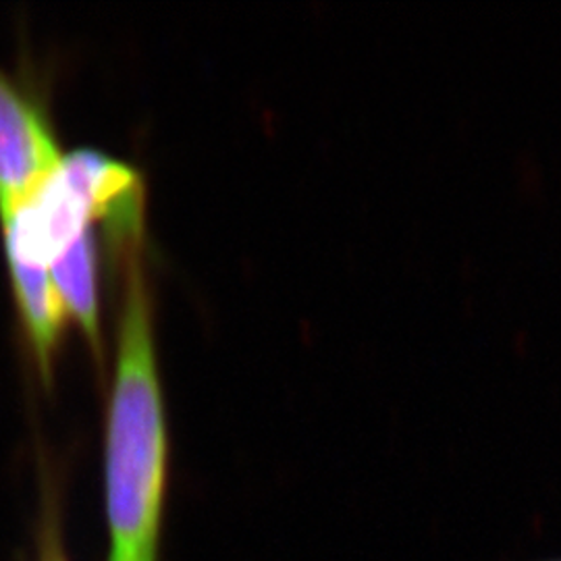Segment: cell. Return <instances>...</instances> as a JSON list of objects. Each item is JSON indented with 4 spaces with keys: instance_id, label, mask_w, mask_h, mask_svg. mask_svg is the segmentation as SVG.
<instances>
[{
    "instance_id": "1",
    "label": "cell",
    "mask_w": 561,
    "mask_h": 561,
    "mask_svg": "<svg viewBox=\"0 0 561 561\" xmlns=\"http://www.w3.org/2000/svg\"><path fill=\"white\" fill-rule=\"evenodd\" d=\"M144 229L106 233L121 273L117 362L104 445L111 561H157L167 489L169 439Z\"/></svg>"
},
{
    "instance_id": "2",
    "label": "cell",
    "mask_w": 561,
    "mask_h": 561,
    "mask_svg": "<svg viewBox=\"0 0 561 561\" xmlns=\"http://www.w3.org/2000/svg\"><path fill=\"white\" fill-rule=\"evenodd\" d=\"M62 162L48 117L0 69V219L20 208Z\"/></svg>"
},
{
    "instance_id": "3",
    "label": "cell",
    "mask_w": 561,
    "mask_h": 561,
    "mask_svg": "<svg viewBox=\"0 0 561 561\" xmlns=\"http://www.w3.org/2000/svg\"><path fill=\"white\" fill-rule=\"evenodd\" d=\"M9 268L21 319L34 345L42 375L48 379L67 310L48 266L38 262L9 261Z\"/></svg>"
},
{
    "instance_id": "4",
    "label": "cell",
    "mask_w": 561,
    "mask_h": 561,
    "mask_svg": "<svg viewBox=\"0 0 561 561\" xmlns=\"http://www.w3.org/2000/svg\"><path fill=\"white\" fill-rule=\"evenodd\" d=\"M50 275L59 289L67 317L80 322L94 352H99V250L92 227L60 252L57 261L50 264Z\"/></svg>"
},
{
    "instance_id": "5",
    "label": "cell",
    "mask_w": 561,
    "mask_h": 561,
    "mask_svg": "<svg viewBox=\"0 0 561 561\" xmlns=\"http://www.w3.org/2000/svg\"><path fill=\"white\" fill-rule=\"evenodd\" d=\"M41 561H67L62 542H60L59 530L53 518H46V526L42 530Z\"/></svg>"
},
{
    "instance_id": "6",
    "label": "cell",
    "mask_w": 561,
    "mask_h": 561,
    "mask_svg": "<svg viewBox=\"0 0 561 561\" xmlns=\"http://www.w3.org/2000/svg\"><path fill=\"white\" fill-rule=\"evenodd\" d=\"M561 561V560H560Z\"/></svg>"
}]
</instances>
